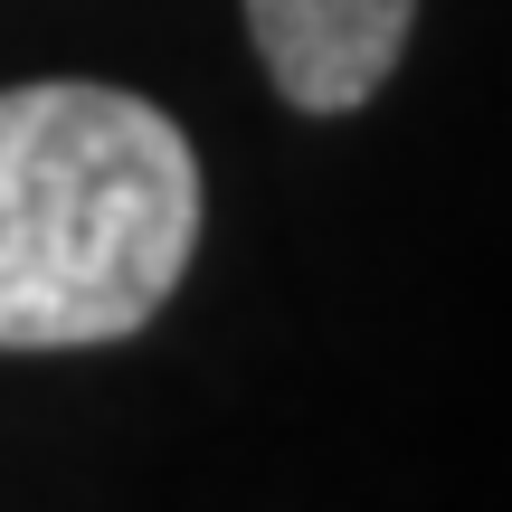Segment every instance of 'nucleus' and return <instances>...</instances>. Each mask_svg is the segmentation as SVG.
Returning a JSON list of instances; mask_svg holds the SVG:
<instances>
[{"instance_id":"obj_1","label":"nucleus","mask_w":512,"mask_h":512,"mask_svg":"<svg viewBox=\"0 0 512 512\" xmlns=\"http://www.w3.org/2000/svg\"><path fill=\"white\" fill-rule=\"evenodd\" d=\"M200 247V152L152 95L0 86V351L133 342Z\"/></svg>"},{"instance_id":"obj_2","label":"nucleus","mask_w":512,"mask_h":512,"mask_svg":"<svg viewBox=\"0 0 512 512\" xmlns=\"http://www.w3.org/2000/svg\"><path fill=\"white\" fill-rule=\"evenodd\" d=\"M418 0H247V38L294 114H361L399 76Z\"/></svg>"}]
</instances>
